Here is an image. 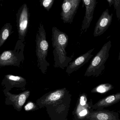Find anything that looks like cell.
<instances>
[{"instance_id":"44dd1931","label":"cell","mask_w":120,"mask_h":120,"mask_svg":"<svg viewBox=\"0 0 120 120\" xmlns=\"http://www.w3.org/2000/svg\"><path fill=\"white\" fill-rule=\"evenodd\" d=\"M113 5L116 10L117 17L119 20L120 18V0H114Z\"/></svg>"},{"instance_id":"2e32d148","label":"cell","mask_w":120,"mask_h":120,"mask_svg":"<svg viewBox=\"0 0 120 120\" xmlns=\"http://www.w3.org/2000/svg\"><path fill=\"white\" fill-rule=\"evenodd\" d=\"M120 101V92L108 96L100 99L97 103L93 104V110H101L118 103Z\"/></svg>"},{"instance_id":"5bb4252c","label":"cell","mask_w":120,"mask_h":120,"mask_svg":"<svg viewBox=\"0 0 120 120\" xmlns=\"http://www.w3.org/2000/svg\"><path fill=\"white\" fill-rule=\"evenodd\" d=\"M87 120H120L117 112L109 110H93L87 118Z\"/></svg>"},{"instance_id":"d6986e66","label":"cell","mask_w":120,"mask_h":120,"mask_svg":"<svg viewBox=\"0 0 120 120\" xmlns=\"http://www.w3.org/2000/svg\"><path fill=\"white\" fill-rule=\"evenodd\" d=\"M25 111H34L40 109L36 104L31 101H29L24 107Z\"/></svg>"},{"instance_id":"7a4b0ae2","label":"cell","mask_w":120,"mask_h":120,"mask_svg":"<svg viewBox=\"0 0 120 120\" xmlns=\"http://www.w3.org/2000/svg\"><path fill=\"white\" fill-rule=\"evenodd\" d=\"M36 55L37 66L43 74L47 72L50 64L46 58L48 55L49 44L46 40V34L43 24H41L36 36Z\"/></svg>"},{"instance_id":"ba28073f","label":"cell","mask_w":120,"mask_h":120,"mask_svg":"<svg viewBox=\"0 0 120 120\" xmlns=\"http://www.w3.org/2000/svg\"><path fill=\"white\" fill-rule=\"evenodd\" d=\"M81 0H63L61 5V16L64 23H72Z\"/></svg>"},{"instance_id":"8992f818","label":"cell","mask_w":120,"mask_h":120,"mask_svg":"<svg viewBox=\"0 0 120 120\" xmlns=\"http://www.w3.org/2000/svg\"><path fill=\"white\" fill-rule=\"evenodd\" d=\"M92 99H88L86 93H81L79 95L76 105L72 112V120H87L89 113L93 110Z\"/></svg>"},{"instance_id":"ffe728a7","label":"cell","mask_w":120,"mask_h":120,"mask_svg":"<svg viewBox=\"0 0 120 120\" xmlns=\"http://www.w3.org/2000/svg\"><path fill=\"white\" fill-rule=\"evenodd\" d=\"M55 0H41L42 5L49 11L52 8Z\"/></svg>"},{"instance_id":"52a82bcc","label":"cell","mask_w":120,"mask_h":120,"mask_svg":"<svg viewBox=\"0 0 120 120\" xmlns=\"http://www.w3.org/2000/svg\"><path fill=\"white\" fill-rule=\"evenodd\" d=\"M70 94V91L65 87L58 89L43 95L37 100L36 104L41 109L62 100Z\"/></svg>"},{"instance_id":"30bf717a","label":"cell","mask_w":120,"mask_h":120,"mask_svg":"<svg viewBox=\"0 0 120 120\" xmlns=\"http://www.w3.org/2000/svg\"><path fill=\"white\" fill-rule=\"evenodd\" d=\"M1 84L5 87L3 92L5 94L14 87L24 90L27 84V80L21 76L8 74L5 75Z\"/></svg>"},{"instance_id":"6da1fadb","label":"cell","mask_w":120,"mask_h":120,"mask_svg":"<svg viewBox=\"0 0 120 120\" xmlns=\"http://www.w3.org/2000/svg\"><path fill=\"white\" fill-rule=\"evenodd\" d=\"M68 39V36L65 33L60 31L56 27L52 28L51 41L54 48L53 53L55 68H60L64 70L72 60L73 56L68 57L66 51Z\"/></svg>"},{"instance_id":"3957f363","label":"cell","mask_w":120,"mask_h":120,"mask_svg":"<svg viewBox=\"0 0 120 120\" xmlns=\"http://www.w3.org/2000/svg\"><path fill=\"white\" fill-rule=\"evenodd\" d=\"M112 46L110 41L104 44L96 54L87 68L84 76L98 77L105 68V64L109 56V51Z\"/></svg>"},{"instance_id":"5b68a950","label":"cell","mask_w":120,"mask_h":120,"mask_svg":"<svg viewBox=\"0 0 120 120\" xmlns=\"http://www.w3.org/2000/svg\"><path fill=\"white\" fill-rule=\"evenodd\" d=\"M72 96L70 94L62 100L45 106L51 120H67Z\"/></svg>"},{"instance_id":"e0dca14e","label":"cell","mask_w":120,"mask_h":120,"mask_svg":"<svg viewBox=\"0 0 120 120\" xmlns=\"http://www.w3.org/2000/svg\"><path fill=\"white\" fill-rule=\"evenodd\" d=\"M112 85L109 83L101 84L92 90L91 92L93 93L105 94L114 89Z\"/></svg>"},{"instance_id":"9c48e42d","label":"cell","mask_w":120,"mask_h":120,"mask_svg":"<svg viewBox=\"0 0 120 120\" xmlns=\"http://www.w3.org/2000/svg\"><path fill=\"white\" fill-rule=\"evenodd\" d=\"M30 94V92L29 90H26L18 94H11L8 92L4 94L6 97L5 104L12 105L14 109L20 112Z\"/></svg>"},{"instance_id":"ac0fdd59","label":"cell","mask_w":120,"mask_h":120,"mask_svg":"<svg viewBox=\"0 0 120 120\" xmlns=\"http://www.w3.org/2000/svg\"><path fill=\"white\" fill-rule=\"evenodd\" d=\"M11 30V27L8 25H6L0 31V48L10 35Z\"/></svg>"},{"instance_id":"7c38bea8","label":"cell","mask_w":120,"mask_h":120,"mask_svg":"<svg viewBox=\"0 0 120 120\" xmlns=\"http://www.w3.org/2000/svg\"><path fill=\"white\" fill-rule=\"evenodd\" d=\"M83 6L85 7V15L82 21L81 34L86 32L90 26L93 17L97 0H82Z\"/></svg>"},{"instance_id":"277c9868","label":"cell","mask_w":120,"mask_h":120,"mask_svg":"<svg viewBox=\"0 0 120 120\" xmlns=\"http://www.w3.org/2000/svg\"><path fill=\"white\" fill-rule=\"evenodd\" d=\"M24 45L19 40L13 50L5 51L0 54V66H13L19 67L24 60Z\"/></svg>"},{"instance_id":"4fadbf2b","label":"cell","mask_w":120,"mask_h":120,"mask_svg":"<svg viewBox=\"0 0 120 120\" xmlns=\"http://www.w3.org/2000/svg\"><path fill=\"white\" fill-rule=\"evenodd\" d=\"M94 48L91 49L86 53L81 55L74 60L69 63L67 66L66 72L68 75H71L74 71L78 70L82 66L87 63L93 55L92 54Z\"/></svg>"},{"instance_id":"9a60e30c","label":"cell","mask_w":120,"mask_h":120,"mask_svg":"<svg viewBox=\"0 0 120 120\" xmlns=\"http://www.w3.org/2000/svg\"><path fill=\"white\" fill-rule=\"evenodd\" d=\"M28 20V13L26 6L24 7L20 13L17 23L18 38L23 42L27 34Z\"/></svg>"},{"instance_id":"8fae6325","label":"cell","mask_w":120,"mask_h":120,"mask_svg":"<svg viewBox=\"0 0 120 120\" xmlns=\"http://www.w3.org/2000/svg\"><path fill=\"white\" fill-rule=\"evenodd\" d=\"M112 13L110 14L109 9L104 11L98 20L94 31V37L99 36L106 31L110 26L112 20Z\"/></svg>"},{"instance_id":"7402d4cb","label":"cell","mask_w":120,"mask_h":120,"mask_svg":"<svg viewBox=\"0 0 120 120\" xmlns=\"http://www.w3.org/2000/svg\"><path fill=\"white\" fill-rule=\"evenodd\" d=\"M108 2L109 6L111 7L113 5L114 3V0H107Z\"/></svg>"}]
</instances>
